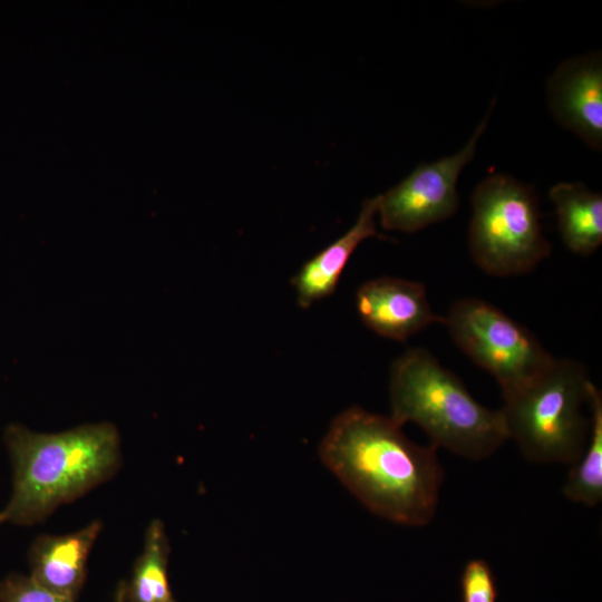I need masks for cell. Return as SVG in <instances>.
<instances>
[{
  "label": "cell",
  "instance_id": "cell-1",
  "mask_svg": "<svg viewBox=\"0 0 602 602\" xmlns=\"http://www.w3.org/2000/svg\"><path fill=\"white\" fill-rule=\"evenodd\" d=\"M436 449L411 441L390 417L351 406L331 421L319 457L371 513L424 526L436 514L444 480Z\"/></svg>",
  "mask_w": 602,
  "mask_h": 602
},
{
  "label": "cell",
  "instance_id": "cell-2",
  "mask_svg": "<svg viewBox=\"0 0 602 602\" xmlns=\"http://www.w3.org/2000/svg\"><path fill=\"white\" fill-rule=\"evenodd\" d=\"M4 444L12 463V494L0 524L32 525L109 478L120 463V439L108 423L42 434L11 424Z\"/></svg>",
  "mask_w": 602,
  "mask_h": 602
},
{
  "label": "cell",
  "instance_id": "cell-3",
  "mask_svg": "<svg viewBox=\"0 0 602 602\" xmlns=\"http://www.w3.org/2000/svg\"><path fill=\"white\" fill-rule=\"evenodd\" d=\"M389 396V417L401 427L417 424L436 448L479 460L508 439L501 411L480 405L424 348H410L392 362Z\"/></svg>",
  "mask_w": 602,
  "mask_h": 602
},
{
  "label": "cell",
  "instance_id": "cell-4",
  "mask_svg": "<svg viewBox=\"0 0 602 602\" xmlns=\"http://www.w3.org/2000/svg\"><path fill=\"white\" fill-rule=\"evenodd\" d=\"M593 385L581 362L555 358L533 381L503 398L507 438L530 462L573 465L589 439L590 416L583 409Z\"/></svg>",
  "mask_w": 602,
  "mask_h": 602
},
{
  "label": "cell",
  "instance_id": "cell-5",
  "mask_svg": "<svg viewBox=\"0 0 602 602\" xmlns=\"http://www.w3.org/2000/svg\"><path fill=\"white\" fill-rule=\"evenodd\" d=\"M470 203L468 246L482 271L494 276L525 274L550 256L533 185L492 173L476 185Z\"/></svg>",
  "mask_w": 602,
  "mask_h": 602
},
{
  "label": "cell",
  "instance_id": "cell-6",
  "mask_svg": "<svg viewBox=\"0 0 602 602\" xmlns=\"http://www.w3.org/2000/svg\"><path fill=\"white\" fill-rule=\"evenodd\" d=\"M444 318L456 346L494 377L503 398L528 385L555 359L525 326L485 300L459 299Z\"/></svg>",
  "mask_w": 602,
  "mask_h": 602
},
{
  "label": "cell",
  "instance_id": "cell-7",
  "mask_svg": "<svg viewBox=\"0 0 602 602\" xmlns=\"http://www.w3.org/2000/svg\"><path fill=\"white\" fill-rule=\"evenodd\" d=\"M494 106L495 99L469 140L457 153L433 163L418 164L397 185L379 194L377 214L385 230L415 233L457 212L458 177L474 158Z\"/></svg>",
  "mask_w": 602,
  "mask_h": 602
},
{
  "label": "cell",
  "instance_id": "cell-8",
  "mask_svg": "<svg viewBox=\"0 0 602 602\" xmlns=\"http://www.w3.org/2000/svg\"><path fill=\"white\" fill-rule=\"evenodd\" d=\"M554 120L586 146L602 149V55L591 51L562 61L546 81Z\"/></svg>",
  "mask_w": 602,
  "mask_h": 602
},
{
  "label": "cell",
  "instance_id": "cell-9",
  "mask_svg": "<svg viewBox=\"0 0 602 602\" xmlns=\"http://www.w3.org/2000/svg\"><path fill=\"white\" fill-rule=\"evenodd\" d=\"M356 308L367 328L397 341L445 321L433 311L423 283L394 276L362 283L356 292Z\"/></svg>",
  "mask_w": 602,
  "mask_h": 602
},
{
  "label": "cell",
  "instance_id": "cell-10",
  "mask_svg": "<svg viewBox=\"0 0 602 602\" xmlns=\"http://www.w3.org/2000/svg\"><path fill=\"white\" fill-rule=\"evenodd\" d=\"M101 524L93 522L66 535H42L29 552L30 576L46 589L76 602L86 580V565Z\"/></svg>",
  "mask_w": 602,
  "mask_h": 602
},
{
  "label": "cell",
  "instance_id": "cell-11",
  "mask_svg": "<svg viewBox=\"0 0 602 602\" xmlns=\"http://www.w3.org/2000/svg\"><path fill=\"white\" fill-rule=\"evenodd\" d=\"M379 195L362 202L356 223L339 239L309 259L291 283L297 291V302L302 309L331 295L349 259L360 243L380 237L376 227Z\"/></svg>",
  "mask_w": 602,
  "mask_h": 602
},
{
  "label": "cell",
  "instance_id": "cell-12",
  "mask_svg": "<svg viewBox=\"0 0 602 602\" xmlns=\"http://www.w3.org/2000/svg\"><path fill=\"white\" fill-rule=\"evenodd\" d=\"M565 246L588 256L602 244V195L582 182H560L548 191Z\"/></svg>",
  "mask_w": 602,
  "mask_h": 602
},
{
  "label": "cell",
  "instance_id": "cell-13",
  "mask_svg": "<svg viewBox=\"0 0 602 602\" xmlns=\"http://www.w3.org/2000/svg\"><path fill=\"white\" fill-rule=\"evenodd\" d=\"M169 554L164 524L154 520L147 528L142 554L125 582L126 602H177L167 574Z\"/></svg>",
  "mask_w": 602,
  "mask_h": 602
},
{
  "label": "cell",
  "instance_id": "cell-14",
  "mask_svg": "<svg viewBox=\"0 0 602 602\" xmlns=\"http://www.w3.org/2000/svg\"><path fill=\"white\" fill-rule=\"evenodd\" d=\"M590 434L585 449L573 464L563 485V495L589 507L602 501V395L593 385L589 405Z\"/></svg>",
  "mask_w": 602,
  "mask_h": 602
},
{
  "label": "cell",
  "instance_id": "cell-15",
  "mask_svg": "<svg viewBox=\"0 0 602 602\" xmlns=\"http://www.w3.org/2000/svg\"><path fill=\"white\" fill-rule=\"evenodd\" d=\"M462 602H496V577L483 559L469 560L460 576Z\"/></svg>",
  "mask_w": 602,
  "mask_h": 602
},
{
  "label": "cell",
  "instance_id": "cell-16",
  "mask_svg": "<svg viewBox=\"0 0 602 602\" xmlns=\"http://www.w3.org/2000/svg\"><path fill=\"white\" fill-rule=\"evenodd\" d=\"M0 602H74L39 584L30 575L12 573L0 580Z\"/></svg>",
  "mask_w": 602,
  "mask_h": 602
},
{
  "label": "cell",
  "instance_id": "cell-17",
  "mask_svg": "<svg viewBox=\"0 0 602 602\" xmlns=\"http://www.w3.org/2000/svg\"><path fill=\"white\" fill-rule=\"evenodd\" d=\"M114 602H126L125 581L119 582L114 595Z\"/></svg>",
  "mask_w": 602,
  "mask_h": 602
}]
</instances>
